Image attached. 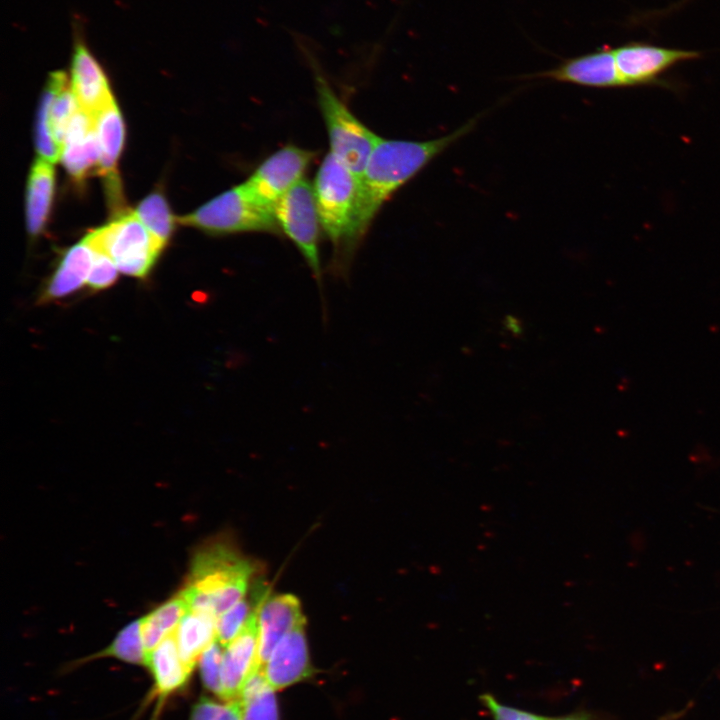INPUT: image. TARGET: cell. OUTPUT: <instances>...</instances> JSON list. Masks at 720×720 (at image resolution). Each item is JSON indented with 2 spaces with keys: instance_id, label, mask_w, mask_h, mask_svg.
I'll return each mask as SVG.
<instances>
[{
  "instance_id": "83f0119b",
  "label": "cell",
  "mask_w": 720,
  "mask_h": 720,
  "mask_svg": "<svg viewBox=\"0 0 720 720\" xmlns=\"http://www.w3.org/2000/svg\"><path fill=\"white\" fill-rule=\"evenodd\" d=\"M224 647L217 639L202 653L199 659L200 675L203 685L222 699V658Z\"/></svg>"
},
{
  "instance_id": "30bf717a",
  "label": "cell",
  "mask_w": 720,
  "mask_h": 720,
  "mask_svg": "<svg viewBox=\"0 0 720 720\" xmlns=\"http://www.w3.org/2000/svg\"><path fill=\"white\" fill-rule=\"evenodd\" d=\"M258 606L239 634L224 647L221 671L223 701L238 700L248 679L261 669Z\"/></svg>"
},
{
  "instance_id": "f1b7e54d",
  "label": "cell",
  "mask_w": 720,
  "mask_h": 720,
  "mask_svg": "<svg viewBox=\"0 0 720 720\" xmlns=\"http://www.w3.org/2000/svg\"><path fill=\"white\" fill-rule=\"evenodd\" d=\"M189 720H242L239 700L218 702L201 697L193 706Z\"/></svg>"
},
{
  "instance_id": "e0dca14e",
  "label": "cell",
  "mask_w": 720,
  "mask_h": 720,
  "mask_svg": "<svg viewBox=\"0 0 720 720\" xmlns=\"http://www.w3.org/2000/svg\"><path fill=\"white\" fill-rule=\"evenodd\" d=\"M145 666L154 679L153 695L158 698V708L168 696L186 685L193 671L181 658L174 633L147 655Z\"/></svg>"
},
{
  "instance_id": "4316f807",
  "label": "cell",
  "mask_w": 720,
  "mask_h": 720,
  "mask_svg": "<svg viewBox=\"0 0 720 720\" xmlns=\"http://www.w3.org/2000/svg\"><path fill=\"white\" fill-rule=\"evenodd\" d=\"M255 608L245 597L216 619V639L223 647L239 634Z\"/></svg>"
},
{
  "instance_id": "9a60e30c",
  "label": "cell",
  "mask_w": 720,
  "mask_h": 720,
  "mask_svg": "<svg viewBox=\"0 0 720 720\" xmlns=\"http://www.w3.org/2000/svg\"><path fill=\"white\" fill-rule=\"evenodd\" d=\"M259 661L266 663L278 642L294 628L305 625L300 601L292 594L265 598L258 606Z\"/></svg>"
},
{
  "instance_id": "1f68e13d",
  "label": "cell",
  "mask_w": 720,
  "mask_h": 720,
  "mask_svg": "<svg viewBox=\"0 0 720 720\" xmlns=\"http://www.w3.org/2000/svg\"><path fill=\"white\" fill-rule=\"evenodd\" d=\"M548 720H600L595 714L588 711H576L569 714L549 717Z\"/></svg>"
},
{
  "instance_id": "d4e9b609",
  "label": "cell",
  "mask_w": 720,
  "mask_h": 720,
  "mask_svg": "<svg viewBox=\"0 0 720 720\" xmlns=\"http://www.w3.org/2000/svg\"><path fill=\"white\" fill-rule=\"evenodd\" d=\"M100 657H114L130 664L145 665L146 654L141 636L140 619L126 625L109 646L87 660Z\"/></svg>"
},
{
  "instance_id": "ba28073f",
  "label": "cell",
  "mask_w": 720,
  "mask_h": 720,
  "mask_svg": "<svg viewBox=\"0 0 720 720\" xmlns=\"http://www.w3.org/2000/svg\"><path fill=\"white\" fill-rule=\"evenodd\" d=\"M317 152L288 144L265 158L244 182L251 196L272 209L292 187L303 180Z\"/></svg>"
},
{
  "instance_id": "44dd1931",
  "label": "cell",
  "mask_w": 720,
  "mask_h": 720,
  "mask_svg": "<svg viewBox=\"0 0 720 720\" xmlns=\"http://www.w3.org/2000/svg\"><path fill=\"white\" fill-rule=\"evenodd\" d=\"M68 80L63 71H54L49 74L42 93L37 113L35 143L40 158L55 163L61 158L62 148L56 142L51 128V107L60 87Z\"/></svg>"
},
{
  "instance_id": "2e32d148",
  "label": "cell",
  "mask_w": 720,
  "mask_h": 720,
  "mask_svg": "<svg viewBox=\"0 0 720 720\" xmlns=\"http://www.w3.org/2000/svg\"><path fill=\"white\" fill-rule=\"evenodd\" d=\"M61 159L70 176L77 182L83 181L91 170L98 173L100 152L93 119L80 108L68 125Z\"/></svg>"
},
{
  "instance_id": "277c9868",
  "label": "cell",
  "mask_w": 720,
  "mask_h": 720,
  "mask_svg": "<svg viewBox=\"0 0 720 720\" xmlns=\"http://www.w3.org/2000/svg\"><path fill=\"white\" fill-rule=\"evenodd\" d=\"M176 220L217 236L251 232L281 234L273 210L260 205L244 183L222 192Z\"/></svg>"
},
{
  "instance_id": "8992f818",
  "label": "cell",
  "mask_w": 720,
  "mask_h": 720,
  "mask_svg": "<svg viewBox=\"0 0 720 720\" xmlns=\"http://www.w3.org/2000/svg\"><path fill=\"white\" fill-rule=\"evenodd\" d=\"M315 84L318 105L328 134L330 153L360 177L381 137L349 110L325 77L317 71Z\"/></svg>"
},
{
  "instance_id": "d6986e66",
  "label": "cell",
  "mask_w": 720,
  "mask_h": 720,
  "mask_svg": "<svg viewBox=\"0 0 720 720\" xmlns=\"http://www.w3.org/2000/svg\"><path fill=\"white\" fill-rule=\"evenodd\" d=\"M55 187L52 163L39 158L30 170L26 193L27 228L35 236L43 230L50 211Z\"/></svg>"
},
{
  "instance_id": "ac0fdd59",
  "label": "cell",
  "mask_w": 720,
  "mask_h": 720,
  "mask_svg": "<svg viewBox=\"0 0 720 720\" xmlns=\"http://www.w3.org/2000/svg\"><path fill=\"white\" fill-rule=\"evenodd\" d=\"M93 259L94 251L84 240L66 250L39 298L40 303L68 296L81 288L87 281Z\"/></svg>"
},
{
  "instance_id": "4dcf8cb0",
  "label": "cell",
  "mask_w": 720,
  "mask_h": 720,
  "mask_svg": "<svg viewBox=\"0 0 720 720\" xmlns=\"http://www.w3.org/2000/svg\"><path fill=\"white\" fill-rule=\"evenodd\" d=\"M118 268L113 260L99 252L94 251L92 268L87 278L89 288L102 290L110 287L117 279Z\"/></svg>"
},
{
  "instance_id": "d6a6232c",
  "label": "cell",
  "mask_w": 720,
  "mask_h": 720,
  "mask_svg": "<svg viewBox=\"0 0 720 720\" xmlns=\"http://www.w3.org/2000/svg\"><path fill=\"white\" fill-rule=\"evenodd\" d=\"M506 324L507 328H509L513 333H519L521 331L518 321L513 317L507 318Z\"/></svg>"
},
{
  "instance_id": "7402d4cb",
  "label": "cell",
  "mask_w": 720,
  "mask_h": 720,
  "mask_svg": "<svg viewBox=\"0 0 720 720\" xmlns=\"http://www.w3.org/2000/svg\"><path fill=\"white\" fill-rule=\"evenodd\" d=\"M188 609L186 601L179 593L140 619L146 657L166 637L174 633Z\"/></svg>"
},
{
  "instance_id": "f546056e",
  "label": "cell",
  "mask_w": 720,
  "mask_h": 720,
  "mask_svg": "<svg viewBox=\"0 0 720 720\" xmlns=\"http://www.w3.org/2000/svg\"><path fill=\"white\" fill-rule=\"evenodd\" d=\"M479 701L487 710L493 720H548L549 717L542 716L530 711L512 707L500 702L493 694L483 693L479 695Z\"/></svg>"
},
{
  "instance_id": "ffe728a7",
  "label": "cell",
  "mask_w": 720,
  "mask_h": 720,
  "mask_svg": "<svg viewBox=\"0 0 720 720\" xmlns=\"http://www.w3.org/2000/svg\"><path fill=\"white\" fill-rule=\"evenodd\" d=\"M174 636L181 658L188 667L194 669L202 653L216 640V617L188 609Z\"/></svg>"
},
{
  "instance_id": "3957f363",
  "label": "cell",
  "mask_w": 720,
  "mask_h": 720,
  "mask_svg": "<svg viewBox=\"0 0 720 720\" xmlns=\"http://www.w3.org/2000/svg\"><path fill=\"white\" fill-rule=\"evenodd\" d=\"M254 566L232 545L214 542L192 559L186 585L180 591L191 610L216 617L246 597Z\"/></svg>"
},
{
  "instance_id": "5bb4252c",
  "label": "cell",
  "mask_w": 720,
  "mask_h": 720,
  "mask_svg": "<svg viewBox=\"0 0 720 720\" xmlns=\"http://www.w3.org/2000/svg\"><path fill=\"white\" fill-rule=\"evenodd\" d=\"M304 626L287 633L261 668L274 690L291 686L312 675Z\"/></svg>"
},
{
  "instance_id": "7a4b0ae2",
  "label": "cell",
  "mask_w": 720,
  "mask_h": 720,
  "mask_svg": "<svg viewBox=\"0 0 720 720\" xmlns=\"http://www.w3.org/2000/svg\"><path fill=\"white\" fill-rule=\"evenodd\" d=\"M312 187L321 227L333 245L330 270L334 276L347 279L363 240L359 230V177L329 152Z\"/></svg>"
},
{
  "instance_id": "5b68a950",
  "label": "cell",
  "mask_w": 720,
  "mask_h": 720,
  "mask_svg": "<svg viewBox=\"0 0 720 720\" xmlns=\"http://www.w3.org/2000/svg\"><path fill=\"white\" fill-rule=\"evenodd\" d=\"M83 240L93 251L109 256L119 271L138 278L149 273L165 246L130 211L91 231Z\"/></svg>"
},
{
  "instance_id": "603a6c76",
  "label": "cell",
  "mask_w": 720,
  "mask_h": 720,
  "mask_svg": "<svg viewBox=\"0 0 720 720\" xmlns=\"http://www.w3.org/2000/svg\"><path fill=\"white\" fill-rule=\"evenodd\" d=\"M275 690L261 669L246 682L240 697L242 720H279Z\"/></svg>"
},
{
  "instance_id": "8fae6325",
  "label": "cell",
  "mask_w": 720,
  "mask_h": 720,
  "mask_svg": "<svg viewBox=\"0 0 720 720\" xmlns=\"http://www.w3.org/2000/svg\"><path fill=\"white\" fill-rule=\"evenodd\" d=\"M526 77L548 79L589 88L625 87L617 69L613 48L608 47L567 59L552 69Z\"/></svg>"
},
{
  "instance_id": "cb8c5ba5",
  "label": "cell",
  "mask_w": 720,
  "mask_h": 720,
  "mask_svg": "<svg viewBox=\"0 0 720 720\" xmlns=\"http://www.w3.org/2000/svg\"><path fill=\"white\" fill-rule=\"evenodd\" d=\"M134 213L155 237L164 245L167 244L174 230L176 218L171 214L168 203L160 191L145 197Z\"/></svg>"
},
{
  "instance_id": "4fadbf2b",
  "label": "cell",
  "mask_w": 720,
  "mask_h": 720,
  "mask_svg": "<svg viewBox=\"0 0 720 720\" xmlns=\"http://www.w3.org/2000/svg\"><path fill=\"white\" fill-rule=\"evenodd\" d=\"M70 86L78 107L91 117L114 99L102 66L81 37L73 44Z\"/></svg>"
},
{
  "instance_id": "9c48e42d",
  "label": "cell",
  "mask_w": 720,
  "mask_h": 720,
  "mask_svg": "<svg viewBox=\"0 0 720 720\" xmlns=\"http://www.w3.org/2000/svg\"><path fill=\"white\" fill-rule=\"evenodd\" d=\"M618 72L625 87L661 86L674 89L671 82L663 79V73L675 65L695 60L702 53L661 47L645 42H628L613 48Z\"/></svg>"
},
{
  "instance_id": "52a82bcc",
  "label": "cell",
  "mask_w": 720,
  "mask_h": 720,
  "mask_svg": "<svg viewBox=\"0 0 720 720\" xmlns=\"http://www.w3.org/2000/svg\"><path fill=\"white\" fill-rule=\"evenodd\" d=\"M273 214L281 233L299 250L321 288L319 239L322 227L312 184L306 179L297 183L275 203Z\"/></svg>"
},
{
  "instance_id": "7c38bea8",
  "label": "cell",
  "mask_w": 720,
  "mask_h": 720,
  "mask_svg": "<svg viewBox=\"0 0 720 720\" xmlns=\"http://www.w3.org/2000/svg\"><path fill=\"white\" fill-rule=\"evenodd\" d=\"M92 119L100 152L98 174L104 177L108 200L117 212L123 204L116 166L124 141V123L115 99L104 105Z\"/></svg>"
},
{
  "instance_id": "484cf974",
  "label": "cell",
  "mask_w": 720,
  "mask_h": 720,
  "mask_svg": "<svg viewBox=\"0 0 720 720\" xmlns=\"http://www.w3.org/2000/svg\"><path fill=\"white\" fill-rule=\"evenodd\" d=\"M78 108L68 79L58 90L51 107V128L61 148L68 125Z\"/></svg>"
},
{
  "instance_id": "6da1fadb",
  "label": "cell",
  "mask_w": 720,
  "mask_h": 720,
  "mask_svg": "<svg viewBox=\"0 0 720 720\" xmlns=\"http://www.w3.org/2000/svg\"><path fill=\"white\" fill-rule=\"evenodd\" d=\"M477 121L474 118L447 135L425 141L380 138L359 177L362 238L385 202L433 159L471 132Z\"/></svg>"
}]
</instances>
